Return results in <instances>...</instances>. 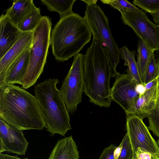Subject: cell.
Instances as JSON below:
<instances>
[{"instance_id":"1","label":"cell","mask_w":159,"mask_h":159,"mask_svg":"<svg viewBox=\"0 0 159 159\" xmlns=\"http://www.w3.org/2000/svg\"><path fill=\"white\" fill-rule=\"evenodd\" d=\"M0 118L22 130H42L45 126L36 97L14 84L0 86Z\"/></svg>"},{"instance_id":"2","label":"cell","mask_w":159,"mask_h":159,"mask_svg":"<svg viewBox=\"0 0 159 159\" xmlns=\"http://www.w3.org/2000/svg\"><path fill=\"white\" fill-rule=\"evenodd\" d=\"M93 36L91 46L84 55V92L92 103L100 107H110L112 101L109 59L99 41Z\"/></svg>"},{"instance_id":"3","label":"cell","mask_w":159,"mask_h":159,"mask_svg":"<svg viewBox=\"0 0 159 159\" xmlns=\"http://www.w3.org/2000/svg\"><path fill=\"white\" fill-rule=\"evenodd\" d=\"M92 33L84 17L73 13L61 18L53 28L51 45L56 59L63 62L79 54Z\"/></svg>"},{"instance_id":"4","label":"cell","mask_w":159,"mask_h":159,"mask_svg":"<svg viewBox=\"0 0 159 159\" xmlns=\"http://www.w3.org/2000/svg\"><path fill=\"white\" fill-rule=\"evenodd\" d=\"M59 80L49 78L34 86V93L41 106L45 127L52 136H64L71 129L70 119L65 102L57 87Z\"/></svg>"},{"instance_id":"5","label":"cell","mask_w":159,"mask_h":159,"mask_svg":"<svg viewBox=\"0 0 159 159\" xmlns=\"http://www.w3.org/2000/svg\"><path fill=\"white\" fill-rule=\"evenodd\" d=\"M86 4L84 18L93 34L99 41L109 61L111 77L119 74L116 70L120 61V49L115 41L109 24L108 19L96 0H82Z\"/></svg>"},{"instance_id":"6","label":"cell","mask_w":159,"mask_h":159,"mask_svg":"<svg viewBox=\"0 0 159 159\" xmlns=\"http://www.w3.org/2000/svg\"><path fill=\"white\" fill-rule=\"evenodd\" d=\"M51 28L50 19L44 16L34 31L29 62L22 85L24 89L34 85L43 73L51 44Z\"/></svg>"},{"instance_id":"7","label":"cell","mask_w":159,"mask_h":159,"mask_svg":"<svg viewBox=\"0 0 159 159\" xmlns=\"http://www.w3.org/2000/svg\"><path fill=\"white\" fill-rule=\"evenodd\" d=\"M84 55L79 53L74 57L70 68L60 89L67 110L73 114L81 102L84 92Z\"/></svg>"},{"instance_id":"8","label":"cell","mask_w":159,"mask_h":159,"mask_svg":"<svg viewBox=\"0 0 159 159\" xmlns=\"http://www.w3.org/2000/svg\"><path fill=\"white\" fill-rule=\"evenodd\" d=\"M122 22L131 27L152 51L159 50V25L148 18L139 9L136 11L124 10L120 12Z\"/></svg>"},{"instance_id":"9","label":"cell","mask_w":159,"mask_h":159,"mask_svg":"<svg viewBox=\"0 0 159 159\" xmlns=\"http://www.w3.org/2000/svg\"><path fill=\"white\" fill-rule=\"evenodd\" d=\"M126 128L133 151L131 159H136L139 147L151 153L152 159H159V147L143 119L135 115H127Z\"/></svg>"},{"instance_id":"10","label":"cell","mask_w":159,"mask_h":159,"mask_svg":"<svg viewBox=\"0 0 159 159\" xmlns=\"http://www.w3.org/2000/svg\"><path fill=\"white\" fill-rule=\"evenodd\" d=\"M137 84L128 74H119L111 88V101L119 104L126 115L133 108L138 98L139 95L135 90Z\"/></svg>"},{"instance_id":"11","label":"cell","mask_w":159,"mask_h":159,"mask_svg":"<svg viewBox=\"0 0 159 159\" xmlns=\"http://www.w3.org/2000/svg\"><path fill=\"white\" fill-rule=\"evenodd\" d=\"M29 142L22 130L7 124L0 118V153L7 151L25 155Z\"/></svg>"},{"instance_id":"12","label":"cell","mask_w":159,"mask_h":159,"mask_svg":"<svg viewBox=\"0 0 159 159\" xmlns=\"http://www.w3.org/2000/svg\"><path fill=\"white\" fill-rule=\"evenodd\" d=\"M34 31L26 32L0 59V86L4 84L7 72L12 64L24 52L32 48Z\"/></svg>"},{"instance_id":"13","label":"cell","mask_w":159,"mask_h":159,"mask_svg":"<svg viewBox=\"0 0 159 159\" xmlns=\"http://www.w3.org/2000/svg\"><path fill=\"white\" fill-rule=\"evenodd\" d=\"M0 59L24 35L5 14L0 18Z\"/></svg>"},{"instance_id":"14","label":"cell","mask_w":159,"mask_h":159,"mask_svg":"<svg viewBox=\"0 0 159 159\" xmlns=\"http://www.w3.org/2000/svg\"><path fill=\"white\" fill-rule=\"evenodd\" d=\"M159 88L158 75L156 85L139 95L133 108L127 115L134 114L143 119L148 118L154 109L158 96Z\"/></svg>"},{"instance_id":"15","label":"cell","mask_w":159,"mask_h":159,"mask_svg":"<svg viewBox=\"0 0 159 159\" xmlns=\"http://www.w3.org/2000/svg\"><path fill=\"white\" fill-rule=\"evenodd\" d=\"M31 50L29 49L24 52L12 64L6 75L3 84H18L22 85Z\"/></svg>"},{"instance_id":"16","label":"cell","mask_w":159,"mask_h":159,"mask_svg":"<svg viewBox=\"0 0 159 159\" xmlns=\"http://www.w3.org/2000/svg\"><path fill=\"white\" fill-rule=\"evenodd\" d=\"M79 152L72 136L59 140L48 159H79Z\"/></svg>"},{"instance_id":"17","label":"cell","mask_w":159,"mask_h":159,"mask_svg":"<svg viewBox=\"0 0 159 159\" xmlns=\"http://www.w3.org/2000/svg\"><path fill=\"white\" fill-rule=\"evenodd\" d=\"M36 7L33 0H14L5 15L15 25H18Z\"/></svg>"},{"instance_id":"18","label":"cell","mask_w":159,"mask_h":159,"mask_svg":"<svg viewBox=\"0 0 159 159\" xmlns=\"http://www.w3.org/2000/svg\"><path fill=\"white\" fill-rule=\"evenodd\" d=\"M137 64L140 78L144 84L147 70L154 52L140 39L137 44Z\"/></svg>"},{"instance_id":"19","label":"cell","mask_w":159,"mask_h":159,"mask_svg":"<svg viewBox=\"0 0 159 159\" xmlns=\"http://www.w3.org/2000/svg\"><path fill=\"white\" fill-rule=\"evenodd\" d=\"M120 56L125 61L124 66L128 67L126 71L127 74L137 84H143L139 75L137 62L135 60L134 50L130 51L126 46H124L120 49Z\"/></svg>"},{"instance_id":"20","label":"cell","mask_w":159,"mask_h":159,"mask_svg":"<svg viewBox=\"0 0 159 159\" xmlns=\"http://www.w3.org/2000/svg\"><path fill=\"white\" fill-rule=\"evenodd\" d=\"M76 0H41V3L45 5L50 11L58 13L60 18L74 13L73 5Z\"/></svg>"},{"instance_id":"21","label":"cell","mask_w":159,"mask_h":159,"mask_svg":"<svg viewBox=\"0 0 159 159\" xmlns=\"http://www.w3.org/2000/svg\"><path fill=\"white\" fill-rule=\"evenodd\" d=\"M42 17L40 8L36 7L18 27L24 32L34 31L39 24Z\"/></svg>"},{"instance_id":"22","label":"cell","mask_w":159,"mask_h":159,"mask_svg":"<svg viewBox=\"0 0 159 159\" xmlns=\"http://www.w3.org/2000/svg\"><path fill=\"white\" fill-rule=\"evenodd\" d=\"M156 61L158 66L159 82V57ZM148 119V129L152 131L155 136L159 138V88L155 106Z\"/></svg>"},{"instance_id":"23","label":"cell","mask_w":159,"mask_h":159,"mask_svg":"<svg viewBox=\"0 0 159 159\" xmlns=\"http://www.w3.org/2000/svg\"><path fill=\"white\" fill-rule=\"evenodd\" d=\"M103 3L109 4L119 11H136L140 8L126 0H101Z\"/></svg>"},{"instance_id":"24","label":"cell","mask_w":159,"mask_h":159,"mask_svg":"<svg viewBox=\"0 0 159 159\" xmlns=\"http://www.w3.org/2000/svg\"><path fill=\"white\" fill-rule=\"evenodd\" d=\"M133 4L150 14L159 10V0H134Z\"/></svg>"},{"instance_id":"25","label":"cell","mask_w":159,"mask_h":159,"mask_svg":"<svg viewBox=\"0 0 159 159\" xmlns=\"http://www.w3.org/2000/svg\"><path fill=\"white\" fill-rule=\"evenodd\" d=\"M158 74V66L154 53L152 55L147 70L144 85L156 78Z\"/></svg>"},{"instance_id":"26","label":"cell","mask_w":159,"mask_h":159,"mask_svg":"<svg viewBox=\"0 0 159 159\" xmlns=\"http://www.w3.org/2000/svg\"><path fill=\"white\" fill-rule=\"evenodd\" d=\"M121 143L122 148L118 159H131L133 156V151L127 133L125 134Z\"/></svg>"},{"instance_id":"27","label":"cell","mask_w":159,"mask_h":159,"mask_svg":"<svg viewBox=\"0 0 159 159\" xmlns=\"http://www.w3.org/2000/svg\"><path fill=\"white\" fill-rule=\"evenodd\" d=\"M117 146L111 144L104 148L98 159H114V152Z\"/></svg>"},{"instance_id":"28","label":"cell","mask_w":159,"mask_h":159,"mask_svg":"<svg viewBox=\"0 0 159 159\" xmlns=\"http://www.w3.org/2000/svg\"><path fill=\"white\" fill-rule=\"evenodd\" d=\"M136 159H152V155L149 152L144 151L138 148L136 152Z\"/></svg>"},{"instance_id":"29","label":"cell","mask_w":159,"mask_h":159,"mask_svg":"<svg viewBox=\"0 0 159 159\" xmlns=\"http://www.w3.org/2000/svg\"><path fill=\"white\" fill-rule=\"evenodd\" d=\"M135 90L139 95L143 94L146 90L144 85L142 84H137L135 87Z\"/></svg>"},{"instance_id":"30","label":"cell","mask_w":159,"mask_h":159,"mask_svg":"<svg viewBox=\"0 0 159 159\" xmlns=\"http://www.w3.org/2000/svg\"><path fill=\"white\" fill-rule=\"evenodd\" d=\"M158 77V76L156 78L146 84L144 85L146 90H148L151 89L156 85Z\"/></svg>"},{"instance_id":"31","label":"cell","mask_w":159,"mask_h":159,"mask_svg":"<svg viewBox=\"0 0 159 159\" xmlns=\"http://www.w3.org/2000/svg\"><path fill=\"white\" fill-rule=\"evenodd\" d=\"M122 145L121 143L117 147L114 152V159H118L121 152Z\"/></svg>"},{"instance_id":"32","label":"cell","mask_w":159,"mask_h":159,"mask_svg":"<svg viewBox=\"0 0 159 159\" xmlns=\"http://www.w3.org/2000/svg\"><path fill=\"white\" fill-rule=\"evenodd\" d=\"M0 159H28V158H20L16 156H12L6 154H0Z\"/></svg>"},{"instance_id":"33","label":"cell","mask_w":159,"mask_h":159,"mask_svg":"<svg viewBox=\"0 0 159 159\" xmlns=\"http://www.w3.org/2000/svg\"><path fill=\"white\" fill-rule=\"evenodd\" d=\"M150 14L152 17L154 23L159 25V10L156 12Z\"/></svg>"},{"instance_id":"34","label":"cell","mask_w":159,"mask_h":159,"mask_svg":"<svg viewBox=\"0 0 159 159\" xmlns=\"http://www.w3.org/2000/svg\"><path fill=\"white\" fill-rule=\"evenodd\" d=\"M157 144L159 147V138H158V139H157Z\"/></svg>"}]
</instances>
